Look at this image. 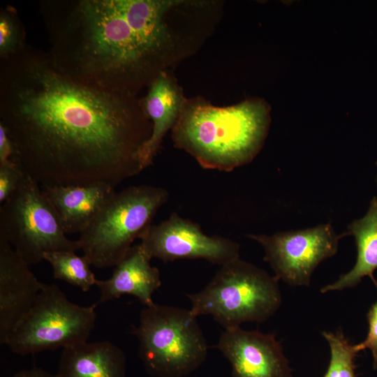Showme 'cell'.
<instances>
[{"label":"cell","mask_w":377,"mask_h":377,"mask_svg":"<svg viewBox=\"0 0 377 377\" xmlns=\"http://www.w3.org/2000/svg\"><path fill=\"white\" fill-rule=\"evenodd\" d=\"M40 187L66 234L83 231L116 192L105 184Z\"/></svg>","instance_id":"9a60e30c"},{"label":"cell","mask_w":377,"mask_h":377,"mask_svg":"<svg viewBox=\"0 0 377 377\" xmlns=\"http://www.w3.org/2000/svg\"><path fill=\"white\" fill-rule=\"evenodd\" d=\"M170 0H43L55 68L82 84L132 96L149 84L170 45Z\"/></svg>","instance_id":"7a4b0ae2"},{"label":"cell","mask_w":377,"mask_h":377,"mask_svg":"<svg viewBox=\"0 0 377 377\" xmlns=\"http://www.w3.org/2000/svg\"><path fill=\"white\" fill-rule=\"evenodd\" d=\"M24 172L13 160L0 163V203H3L17 189Z\"/></svg>","instance_id":"44dd1931"},{"label":"cell","mask_w":377,"mask_h":377,"mask_svg":"<svg viewBox=\"0 0 377 377\" xmlns=\"http://www.w3.org/2000/svg\"><path fill=\"white\" fill-rule=\"evenodd\" d=\"M96 307L73 303L59 286L44 283L6 345L13 353L26 355L87 341L95 327Z\"/></svg>","instance_id":"ba28073f"},{"label":"cell","mask_w":377,"mask_h":377,"mask_svg":"<svg viewBox=\"0 0 377 377\" xmlns=\"http://www.w3.org/2000/svg\"><path fill=\"white\" fill-rule=\"evenodd\" d=\"M184 100L181 89L164 71H161L149 84L148 92L141 102L152 129L138 152L142 170L152 164L165 135L175 126Z\"/></svg>","instance_id":"5bb4252c"},{"label":"cell","mask_w":377,"mask_h":377,"mask_svg":"<svg viewBox=\"0 0 377 377\" xmlns=\"http://www.w3.org/2000/svg\"><path fill=\"white\" fill-rule=\"evenodd\" d=\"M26 43V32L15 8L7 5L0 9V59L8 58L22 50Z\"/></svg>","instance_id":"ffe728a7"},{"label":"cell","mask_w":377,"mask_h":377,"mask_svg":"<svg viewBox=\"0 0 377 377\" xmlns=\"http://www.w3.org/2000/svg\"><path fill=\"white\" fill-rule=\"evenodd\" d=\"M263 99L216 107L202 98L185 99L173 126L175 147L206 169L231 171L251 161L261 149L270 124Z\"/></svg>","instance_id":"3957f363"},{"label":"cell","mask_w":377,"mask_h":377,"mask_svg":"<svg viewBox=\"0 0 377 377\" xmlns=\"http://www.w3.org/2000/svg\"><path fill=\"white\" fill-rule=\"evenodd\" d=\"M148 256L163 263L178 259H205L221 266L239 258L238 243L208 236L191 221L172 213L158 224H151L140 237Z\"/></svg>","instance_id":"30bf717a"},{"label":"cell","mask_w":377,"mask_h":377,"mask_svg":"<svg viewBox=\"0 0 377 377\" xmlns=\"http://www.w3.org/2000/svg\"><path fill=\"white\" fill-rule=\"evenodd\" d=\"M131 333L145 369L154 377H184L207 358L206 339L190 309L154 303L142 310Z\"/></svg>","instance_id":"5b68a950"},{"label":"cell","mask_w":377,"mask_h":377,"mask_svg":"<svg viewBox=\"0 0 377 377\" xmlns=\"http://www.w3.org/2000/svg\"><path fill=\"white\" fill-rule=\"evenodd\" d=\"M15 155L14 145L4 126L0 122V163L13 159Z\"/></svg>","instance_id":"603a6c76"},{"label":"cell","mask_w":377,"mask_h":377,"mask_svg":"<svg viewBox=\"0 0 377 377\" xmlns=\"http://www.w3.org/2000/svg\"><path fill=\"white\" fill-rule=\"evenodd\" d=\"M0 122L13 160L50 186L114 188L142 170L138 152L152 129L142 102L72 80L29 45L0 59Z\"/></svg>","instance_id":"6da1fadb"},{"label":"cell","mask_w":377,"mask_h":377,"mask_svg":"<svg viewBox=\"0 0 377 377\" xmlns=\"http://www.w3.org/2000/svg\"><path fill=\"white\" fill-rule=\"evenodd\" d=\"M150 260L140 244L132 246L114 267L110 278L97 279L96 286L100 297L94 304L97 306L124 295L135 296L145 306L153 304L152 295L161 286V280L159 270L151 265Z\"/></svg>","instance_id":"4fadbf2b"},{"label":"cell","mask_w":377,"mask_h":377,"mask_svg":"<svg viewBox=\"0 0 377 377\" xmlns=\"http://www.w3.org/2000/svg\"><path fill=\"white\" fill-rule=\"evenodd\" d=\"M376 165H377V163H376ZM376 182H377V177H376Z\"/></svg>","instance_id":"d4e9b609"},{"label":"cell","mask_w":377,"mask_h":377,"mask_svg":"<svg viewBox=\"0 0 377 377\" xmlns=\"http://www.w3.org/2000/svg\"><path fill=\"white\" fill-rule=\"evenodd\" d=\"M11 377H56L42 368L34 367L29 369L20 371Z\"/></svg>","instance_id":"cb8c5ba5"},{"label":"cell","mask_w":377,"mask_h":377,"mask_svg":"<svg viewBox=\"0 0 377 377\" xmlns=\"http://www.w3.org/2000/svg\"><path fill=\"white\" fill-rule=\"evenodd\" d=\"M9 242L0 236V343L6 342L33 307L40 282Z\"/></svg>","instance_id":"7c38bea8"},{"label":"cell","mask_w":377,"mask_h":377,"mask_svg":"<svg viewBox=\"0 0 377 377\" xmlns=\"http://www.w3.org/2000/svg\"><path fill=\"white\" fill-rule=\"evenodd\" d=\"M327 223L302 230L248 235L258 242L278 280L293 286H309L312 274L324 260L334 256L341 238Z\"/></svg>","instance_id":"9c48e42d"},{"label":"cell","mask_w":377,"mask_h":377,"mask_svg":"<svg viewBox=\"0 0 377 377\" xmlns=\"http://www.w3.org/2000/svg\"><path fill=\"white\" fill-rule=\"evenodd\" d=\"M322 334L330 349V360L323 377H357L355 360L357 352L354 344L350 343L341 330L324 331Z\"/></svg>","instance_id":"d6986e66"},{"label":"cell","mask_w":377,"mask_h":377,"mask_svg":"<svg viewBox=\"0 0 377 377\" xmlns=\"http://www.w3.org/2000/svg\"><path fill=\"white\" fill-rule=\"evenodd\" d=\"M186 296L195 316L210 315L225 330L265 322L282 302L279 280L240 258L221 265L205 288Z\"/></svg>","instance_id":"277c9868"},{"label":"cell","mask_w":377,"mask_h":377,"mask_svg":"<svg viewBox=\"0 0 377 377\" xmlns=\"http://www.w3.org/2000/svg\"><path fill=\"white\" fill-rule=\"evenodd\" d=\"M43 260L50 264L56 279L79 287L84 292L96 285L97 279L84 256H79L74 251H53L45 253Z\"/></svg>","instance_id":"ac0fdd59"},{"label":"cell","mask_w":377,"mask_h":377,"mask_svg":"<svg viewBox=\"0 0 377 377\" xmlns=\"http://www.w3.org/2000/svg\"><path fill=\"white\" fill-rule=\"evenodd\" d=\"M368 332L364 341L354 344V348L359 353L369 349L373 358V367L377 369V300L369 308L367 314Z\"/></svg>","instance_id":"7402d4cb"},{"label":"cell","mask_w":377,"mask_h":377,"mask_svg":"<svg viewBox=\"0 0 377 377\" xmlns=\"http://www.w3.org/2000/svg\"><path fill=\"white\" fill-rule=\"evenodd\" d=\"M168 195L165 188L151 185L115 192L77 239L90 265L103 269L119 263Z\"/></svg>","instance_id":"8992f818"},{"label":"cell","mask_w":377,"mask_h":377,"mask_svg":"<svg viewBox=\"0 0 377 377\" xmlns=\"http://www.w3.org/2000/svg\"><path fill=\"white\" fill-rule=\"evenodd\" d=\"M346 236L354 237L357 258L353 267L332 283L320 288L321 293L354 288L369 276L377 288L374 272L377 269V198L371 199L367 213L347 228Z\"/></svg>","instance_id":"e0dca14e"},{"label":"cell","mask_w":377,"mask_h":377,"mask_svg":"<svg viewBox=\"0 0 377 377\" xmlns=\"http://www.w3.org/2000/svg\"><path fill=\"white\" fill-rule=\"evenodd\" d=\"M231 366L232 377H293L290 363L273 333L226 329L217 344Z\"/></svg>","instance_id":"8fae6325"},{"label":"cell","mask_w":377,"mask_h":377,"mask_svg":"<svg viewBox=\"0 0 377 377\" xmlns=\"http://www.w3.org/2000/svg\"><path fill=\"white\" fill-rule=\"evenodd\" d=\"M0 236L28 265L44 260L45 253L80 249L77 240L66 236L40 184L26 173L17 189L1 204Z\"/></svg>","instance_id":"52a82bcc"},{"label":"cell","mask_w":377,"mask_h":377,"mask_svg":"<svg viewBox=\"0 0 377 377\" xmlns=\"http://www.w3.org/2000/svg\"><path fill=\"white\" fill-rule=\"evenodd\" d=\"M56 377H126L124 351L109 341L62 348Z\"/></svg>","instance_id":"2e32d148"}]
</instances>
